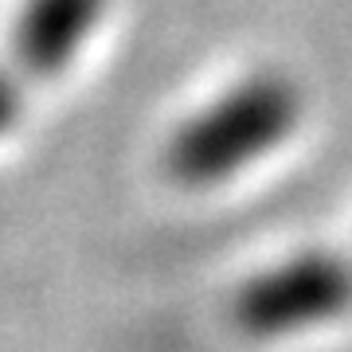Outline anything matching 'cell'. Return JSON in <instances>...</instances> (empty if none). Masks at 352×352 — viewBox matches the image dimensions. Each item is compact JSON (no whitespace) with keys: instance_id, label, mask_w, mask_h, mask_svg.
I'll return each instance as SVG.
<instances>
[{"instance_id":"cell-1","label":"cell","mask_w":352,"mask_h":352,"mask_svg":"<svg viewBox=\"0 0 352 352\" xmlns=\"http://www.w3.org/2000/svg\"><path fill=\"white\" fill-rule=\"evenodd\" d=\"M302 118V90L282 71L235 82L192 113L164 145V173L184 188L223 184L274 153Z\"/></svg>"},{"instance_id":"cell-2","label":"cell","mask_w":352,"mask_h":352,"mask_svg":"<svg viewBox=\"0 0 352 352\" xmlns=\"http://www.w3.org/2000/svg\"><path fill=\"white\" fill-rule=\"evenodd\" d=\"M352 309V239L294 254L254 274L231 302V321L254 340L294 337Z\"/></svg>"},{"instance_id":"cell-3","label":"cell","mask_w":352,"mask_h":352,"mask_svg":"<svg viewBox=\"0 0 352 352\" xmlns=\"http://www.w3.org/2000/svg\"><path fill=\"white\" fill-rule=\"evenodd\" d=\"M106 0H28L0 51V138L20 122L28 98L75 63L98 28Z\"/></svg>"}]
</instances>
